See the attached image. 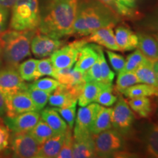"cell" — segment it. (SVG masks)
<instances>
[{
    "label": "cell",
    "instance_id": "obj_52",
    "mask_svg": "<svg viewBox=\"0 0 158 158\" xmlns=\"http://www.w3.org/2000/svg\"><path fill=\"white\" fill-rule=\"evenodd\" d=\"M154 36H155L156 40H157V45H158V33H157V34L154 35Z\"/></svg>",
    "mask_w": 158,
    "mask_h": 158
},
{
    "label": "cell",
    "instance_id": "obj_37",
    "mask_svg": "<svg viewBox=\"0 0 158 158\" xmlns=\"http://www.w3.org/2000/svg\"><path fill=\"white\" fill-rule=\"evenodd\" d=\"M147 60V57L138 49H136L132 54L128 55L127 59H125V65L123 71H135L140 64Z\"/></svg>",
    "mask_w": 158,
    "mask_h": 158
},
{
    "label": "cell",
    "instance_id": "obj_19",
    "mask_svg": "<svg viewBox=\"0 0 158 158\" xmlns=\"http://www.w3.org/2000/svg\"><path fill=\"white\" fill-rule=\"evenodd\" d=\"M48 102L54 108H63L78 103V98L69 89L59 84L53 93L51 94Z\"/></svg>",
    "mask_w": 158,
    "mask_h": 158
},
{
    "label": "cell",
    "instance_id": "obj_31",
    "mask_svg": "<svg viewBox=\"0 0 158 158\" xmlns=\"http://www.w3.org/2000/svg\"><path fill=\"white\" fill-rule=\"evenodd\" d=\"M96 48L98 52L99 61H100V69H101V82L106 86H113V81L115 74L110 70L105 58L104 53L100 45H96Z\"/></svg>",
    "mask_w": 158,
    "mask_h": 158
},
{
    "label": "cell",
    "instance_id": "obj_24",
    "mask_svg": "<svg viewBox=\"0 0 158 158\" xmlns=\"http://www.w3.org/2000/svg\"><path fill=\"white\" fill-rule=\"evenodd\" d=\"M106 86H106L102 82L86 81L85 83L81 93L78 98V106L82 107L94 102L100 91Z\"/></svg>",
    "mask_w": 158,
    "mask_h": 158
},
{
    "label": "cell",
    "instance_id": "obj_28",
    "mask_svg": "<svg viewBox=\"0 0 158 158\" xmlns=\"http://www.w3.org/2000/svg\"><path fill=\"white\" fill-rule=\"evenodd\" d=\"M127 98L138 97H158V87L147 84H136L126 89L122 93Z\"/></svg>",
    "mask_w": 158,
    "mask_h": 158
},
{
    "label": "cell",
    "instance_id": "obj_42",
    "mask_svg": "<svg viewBox=\"0 0 158 158\" xmlns=\"http://www.w3.org/2000/svg\"><path fill=\"white\" fill-rule=\"evenodd\" d=\"M84 78L86 81L101 82V69L99 57L91 68L84 73Z\"/></svg>",
    "mask_w": 158,
    "mask_h": 158
},
{
    "label": "cell",
    "instance_id": "obj_10",
    "mask_svg": "<svg viewBox=\"0 0 158 158\" xmlns=\"http://www.w3.org/2000/svg\"><path fill=\"white\" fill-rule=\"evenodd\" d=\"M100 108V105L95 102H92L86 106L80 107L75 121L76 124L74 125L73 138L91 133V127Z\"/></svg>",
    "mask_w": 158,
    "mask_h": 158
},
{
    "label": "cell",
    "instance_id": "obj_15",
    "mask_svg": "<svg viewBox=\"0 0 158 158\" xmlns=\"http://www.w3.org/2000/svg\"><path fill=\"white\" fill-rule=\"evenodd\" d=\"M113 28V26L102 27L91 33L85 39L88 43H94L109 50L119 51V48L116 42L115 34Z\"/></svg>",
    "mask_w": 158,
    "mask_h": 158
},
{
    "label": "cell",
    "instance_id": "obj_20",
    "mask_svg": "<svg viewBox=\"0 0 158 158\" xmlns=\"http://www.w3.org/2000/svg\"><path fill=\"white\" fill-rule=\"evenodd\" d=\"M138 44L137 48L144 56L152 62L158 60L157 41L154 35L147 33L138 32Z\"/></svg>",
    "mask_w": 158,
    "mask_h": 158
},
{
    "label": "cell",
    "instance_id": "obj_6",
    "mask_svg": "<svg viewBox=\"0 0 158 158\" xmlns=\"http://www.w3.org/2000/svg\"><path fill=\"white\" fill-rule=\"evenodd\" d=\"M135 116L131 108L122 96L118 97L111 113L112 128L122 134L128 135L133 129Z\"/></svg>",
    "mask_w": 158,
    "mask_h": 158
},
{
    "label": "cell",
    "instance_id": "obj_43",
    "mask_svg": "<svg viewBox=\"0 0 158 158\" xmlns=\"http://www.w3.org/2000/svg\"><path fill=\"white\" fill-rule=\"evenodd\" d=\"M144 28L158 32V10L148 15L142 22Z\"/></svg>",
    "mask_w": 158,
    "mask_h": 158
},
{
    "label": "cell",
    "instance_id": "obj_50",
    "mask_svg": "<svg viewBox=\"0 0 158 158\" xmlns=\"http://www.w3.org/2000/svg\"><path fill=\"white\" fill-rule=\"evenodd\" d=\"M154 70H155L156 76H157V78L158 81V60L154 62Z\"/></svg>",
    "mask_w": 158,
    "mask_h": 158
},
{
    "label": "cell",
    "instance_id": "obj_23",
    "mask_svg": "<svg viewBox=\"0 0 158 158\" xmlns=\"http://www.w3.org/2000/svg\"><path fill=\"white\" fill-rule=\"evenodd\" d=\"M40 116L42 120L46 122L56 134L65 133L68 124L54 108H46L41 110Z\"/></svg>",
    "mask_w": 158,
    "mask_h": 158
},
{
    "label": "cell",
    "instance_id": "obj_38",
    "mask_svg": "<svg viewBox=\"0 0 158 158\" xmlns=\"http://www.w3.org/2000/svg\"><path fill=\"white\" fill-rule=\"evenodd\" d=\"M72 129L67 128L65 131L64 139L63 141L62 148L59 152L58 158H71L73 157V135Z\"/></svg>",
    "mask_w": 158,
    "mask_h": 158
},
{
    "label": "cell",
    "instance_id": "obj_39",
    "mask_svg": "<svg viewBox=\"0 0 158 158\" xmlns=\"http://www.w3.org/2000/svg\"><path fill=\"white\" fill-rule=\"evenodd\" d=\"M77 104L78 103H74L63 108H54L60 114L63 119L66 121L68 127L72 130L74 127L75 121H76Z\"/></svg>",
    "mask_w": 158,
    "mask_h": 158
},
{
    "label": "cell",
    "instance_id": "obj_51",
    "mask_svg": "<svg viewBox=\"0 0 158 158\" xmlns=\"http://www.w3.org/2000/svg\"><path fill=\"white\" fill-rule=\"evenodd\" d=\"M130 3H131L132 7H133V8H135V7H136V3L138 2V0H130Z\"/></svg>",
    "mask_w": 158,
    "mask_h": 158
},
{
    "label": "cell",
    "instance_id": "obj_16",
    "mask_svg": "<svg viewBox=\"0 0 158 158\" xmlns=\"http://www.w3.org/2000/svg\"><path fill=\"white\" fill-rule=\"evenodd\" d=\"M114 34L119 51L124 52L137 48L138 44V35L127 26H118L116 27Z\"/></svg>",
    "mask_w": 158,
    "mask_h": 158
},
{
    "label": "cell",
    "instance_id": "obj_27",
    "mask_svg": "<svg viewBox=\"0 0 158 158\" xmlns=\"http://www.w3.org/2000/svg\"><path fill=\"white\" fill-rule=\"evenodd\" d=\"M127 103L130 108L142 118L149 117L152 113V103L149 97L130 98Z\"/></svg>",
    "mask_w": 158,
    "mask_h": 158
},
{
    "label": "cell",
    "instance_id": "obj_26",
    "mask_svg": "<svg viewBox=\"0 0 158 158\" xmlns=\"http://www.w3.org/2000/svg\"><path fill=\"white\" fill-rule=\"evenodd\" d=\"M134 72L138 76L140 83L158 87V81L154 70V62L148 59L145 62L140 64Z\"/></svg>",
    "mask_w": 158,
    "mask_h": 158
},
{
    "label": "cell",
    "instance_id": "obj_9",
    "mask_svg": "<svg viewBox=\"0 0 158 158\" xmlns=\"http://www.w3.org/2000/svg\"><path fill=\"white\" fill-rule=\"evenodd\" d=\"M28 88L29 84L21 78L17 68L7 67L0 69V92L5 98L27 91Z\"/></svg>",
    "mask_w": 158,
    "mask_h": 158
},
{
    "label": "cell",
    "instance_id": "obj_44",
    "mask_svg": "<svg viewBox=\"0 0 158 158\" xmlns=\"http://www.w3.org/2000/svg\"><path fill=\"white\" fill-rule=\"evenodd\" d=\"M10 133L8 128L0 124V154L8 148L10 143Z\"/></svg>",
    "mask_w": 158,
    "mask_h": 158
},
{
    "label": "cell",
    "instance_id": "obj_22",
    "mask_svg": "<svg viewBox=\"0 0 158 158\" xmlns=\"http://www.w3.org/2000/svg\"><path fill=\"white\" fill-rule=\"evenodd\" d=\"M142 140L147 155L158 158V124H148L143 133Z\"/></svg>",
    "mask_w": 158,
    "mask_h": 158
},
{
    "label": "cell",
    "instance_id": "obj_17",
    "mask_svg": "<svg viewBox=\"0 0 158 158\" xmlns=\"http://www.w3.org/2000/svg\"><path fill=\"white\" fill-rule=\"evenodd\" d=\"M94 157V144L92 133L73 138V157L89 158Z\"/></svg>",
    "mask_w": 158,
    "mask_h": 158
},
{
    "label": "cell",
    "instance_id": "obj_5",
    "mask_svg": "<svg viewBox=\"0 0 158 158\" xmlns=\"http://www.w3.org/2000/svg\"><path fill=\"white\" fill-rule=\"evenodd\" d=\"M92 136L95 157L106 158L116 157V155H129L126 152L124 136L114 128Z\"/></svg>",
    "mask_w": 158,
    "mask_h": 158
},
{
    "label": "cell",
    "instance_id": "obj_33",
    "mask_svg": "<svg viewBox=\"0 0 158 158\" xmlns=\"http://www.w3.org/2000/svg\"><path fill=\"white\" fill-rule=\"evenodd\" d=\"M27 92H28L29 96L32 100L37 111H41L46 106L48 101V98L51 95V92H45L37 89H27Z\"/></svg>",
    "mask_w": 158,
    "mask_h": 158
},
{
    "label": "cell",
    "instance_id": "obj_46",
    "mask_svg": "<svg viewBox=\"0 0 158 158\" xmlns=\"http://www.w3.org/2000/svg\"><path fill=\"white\" fill-rule=\"evenodd\" d=\"M17 0H0V8L9 10Z\"/></svg>",
    "mask_w": 158,
    "mask_h": 158
},
{
    "label": "cell",
    "instance_id": "obj_3",
    "mask_svg": "<svg viewBox=\"0 0 158 158\" xmlns=\"http://www.w3.org/2000/svg\"><path fill=\"white\" fill-rule=\"evenodd\" d=\"M35 30L16 31L10 29L0 34L3 47V59L7 67L17 68L19 63L31 55V41Z\"/></svg>",
    "mask_w": 158,
    "mask_h": 158
},
{
    "label": "cell",
    "instance_id": "obj_48",
    "mask_svg": "<svg viewBox=\"0 0 158 158\" xmlns=\"http://www.w3.org/2000/svg\"><path fill=\"white\" fill-rule=\"evenodd\" d=\"M3 47L2 43H0V68H1L2 65L3 64Z\"/></svg>",
    "mask_w": 158,
    "mask_h": 158
},
{
    "label": "cell",
    "instance_id": "obj_4",
    "mask_svg": "<svg viewBox=\"0 0 158 158\" xmlns=\"http://www.w3.org/2000/svg\"><path fill=\"white\" fill-rule=\"evenodd\" d=\"M40 22L38 0H17L12 7L10 28L16 31L36 30Z\"/></svg>",
    "mask_w": 158,
    "mask_h": 158
},
{
    "label": "cell",
    "instance_id": "obj_36",
    "mask_svg": "<svg viewBox=\"0 0 158 158\" xmlns=\"http://www.w3.org/2000/svg\"><path fill=\"white\" fill-rule=\"evenodd\" d=\"M60 84L56 79L51 78H38L35 80V81L29 84V88L37 89L45 92H48L52 93Z\"/></svg>",
    "mask_w": 158,
    "mask_h": 158
},
{
    "label": "cell",
    "instance_id": "obj_49",
    "mask_svg": "<svg viewBox=\"0 0 158 158\" xmlns=\"http://www.w3.org/2000/svg\"><path fill=\"white\" fill-rule=\"evenodd\" d=\"M118 1L122 3V4H124V5H126V6H127V7H130V8H133V7H132L131 3H130V0H118ZM134 9H135V8H134Z\"/></svg>",
    "mask_w": 158,
    "mask_h": 158
},
{
    "label": "cell",
    "instance_id": "obj_25",
    "mask_svg": "<svg viewBox=\"0 0 158 158\" xmlns=\"http://www.w3.org/2000/svg\"><path fill=\"white\" fill-rule=\"evenodd\" d=\"M111 113V108L101 106L91 127L90 133H92V135H96L105 130L112 128Z\"/></svg>",
    "mask_w": 158,
    "mask_h": 158
},
{
    "label": "cell",
    "instance_id": "obj_34",
    "mask_svg": "<svg viewBox=\"0 0 158 158\" xmlns=\"http://www.w3.org/2000/svg\"><path fill=\"white\" fill-rule=\"evenodd\" d=\"M99 1L102 2L105 5L111 8L120 16L131 19V18L135 17L137 15V13L135 11L134 8H130V7L118 2V0H99Z\"/></svg>",
    "mask_w": 158,
    "mask_h": 158
},
{
    "label": "cell",
    "instance_id": "obj_2",
    "mask_svg": "<svg viewBox=\"0 0 158 158\" xmlns=\"http://www.w3.org/2000/svg\"><path fill=\"white\" fill-rule=\"evenodd\" d=\"M120 15L99 0H79L71 35L86 37L97 29L116 26Z\"/></svg>",
    "mask_w": 158,
    "mask_h": 158
},
{
    "label": "cell",
    "instance_id": "obj_47",
    "mask_svg": "<svg viewBox=\"0 0 158 158\" xmlns=\"http://www.w3.org/2000/svg\"><path fill=\"white\" fill-rule=\"evenodd\" d=\"M5 97L0 92V117L5 116Z\"/></svg>",
    "mask_w": 158,
    "mask_h": 158
},
{
    "label": "cell",
    "instance_id": "obj_11",
    "mask_svg": "<svg viewBox=\"0 0 158 158\" xmlns=\"http://www.w3.org/2000/svg\"><path fill=\"white\" fill-rule=\"evenodd\" d=\"M55 79L62 86L69 89L77 98L80 96L86 83L84 78V73L76 70L74 68L55 69Z\"/></svg>",
    "mask_w": 158,
    "mask_h": 158
},
{
    "label": "cell",
    "instance_id": "obj_21",
    "mask_svg": "<svg viewBox=\"0 0 158 158\" xmlns=\"http://www.w3.org/2000/svg\"><path fill=\"white\" fill-rule=\"evenodd\" d=\"M65 133L56 134L40 144L39 150L36 155V158H54L57 157L63 141L64 139Z\"/></svg>",
    "mask_w": 158,
    "mask_h": 158
},
{
    "label": "cell",
    "instance_id": "obj_1",
    "mask_svg": "<svg viewBox=\"0 0 158 158\" xmlns=\"http://www.w3.org/2000/svg\"><path fill=\"white\" fill-rule=\"evenodd\" d=\"M79 0H48L38 31L51 37L60 39L71 35Z\"/></svg>",
    "mask_w": 158,
    "mask_h": 158
},
{
    "label": "cell",
    "instance_id": "obj_35",
    "mask_svg": "<svg viewBox=\"0 0 158 158\" xmlns=\"http://www.w3.org/2000/svg\"><path fill=\"white\" fill-rule=\"evenodd\" d=\"M118 97L113 94V86H109L100 91L94 102L106 107H110L116 103Z\"/></svg>",
    "mask_w": 158,
    "mask_h": 158
},
{
    "label": "cell",
    "instance_id": "obj_40",
    "mask_svg": "<svg viewBox=\"0 0 158 158\" xmlns=\"http://www.w3.org/2000/svg\"><path fill=\"white\" fill-rule=\"evenodd\" d=\"M55 68L53 66L50 58L42 59L38 60L37 64L36 80L45 76H51L54 78Z\"/></svg>",
    "mask_w": 158,
    "mask_h": 158
},
{
    "label": "cell",
    "instance_id": "obj_29",
    "mask_svg": "<svg viewBox=\"0 0 158 158\" xmlns=\"http://www.w3.org/2000/svg\"><path fill=\"white\" fill-rule=\"evenodd\" d=\"M29 133L40 144L43 143L49 138L56 135L50 126L43 120H40Z\"/></svg>",
    "mask_w": 158,
    "mask_h": 158
},
{
    "label": "cell",
    "instance_id": "obj_8",
    "mask_svg": "<svg viewBox=\"0 0 158 158\" xmlns=\"http://www.w3.org/2000/svg\"><path fill=\"white\" fill-rule=\"evenodd\" d=\"M11 149L14 157L32 158L36 157L40 144L29 132L13 133L10 139Z\"/></svg>",
    "mask_w": 158,
    "mask_h": 158
},
{
    "label": "cell",
    "instance_id": "obj_12",
    "mask_svg": "<svg viewBox=\"0 0 158 158\" xmlns=\"http://www.w3.org/2000/svg\"><path fill=\"white\" fill-rule=\"evenodd\" d=\"M5 108V115L7 117H14L25 112L36 110L34 102L27 91L6 97Z\"/></svg>",
    "mask_w": 158,
    "mask_h": 158
},
{
    "label": "cell",
    "instance_id": "obj_13",
    "mask_svg": "<svg viewBox=\"0 0 158 158\" xmlns=\"http://www.w3.org/2000/svg\"><path fill=\"white\" fill-rule=\"evenodd\" d=\"M63 43L64 42L59 39L40 32L35 33L31 41V51L37 58H45L63 46Z\"/></svg>",
    "mask_w": 158,
    "mask_h": 158
},
{
    "label": "cell",
    "instance_id": "obj_45",
    "mask_svg": "<svg viewBox=\"0 0 158 158\" xmlns=\"http://www.w3.org/2000/svg\"><path fill=\"white\" fill-rule=\"evenodd\" d=\"M9 16V10L0 8V34L5 31Z\"/></svg>",
    "mask_w": 158,
    "mask_h": 158
},
{
    "label": "cell",
    "instance_id": "obj_41",
    "mask_svg": "<svg viewBox=\"0 0 158 158\" xmlns=\"http://www.w3.org/2000/svg\"><path fill=\"white\" fill-rule=\"evenodd\" d=\"M109 62L111 64L112 68L117 73H119L123 71L124 65H125V59L122 55L116 54L113 51H106Z\"/></svg>",
    "mask_w": 158,
    "mask_h": 158
},
{
    "label": "cell",
    "instance_id": "obj_7",
    "mask_svg": "<svg viewBox=\"0 0 158 158\" xmlns=\"http://www.w3.org/2000/svg\"><path fill=\"white\" fill-rule=\"evenodd\" d=\"M86 43L85 38L76 40L56 50L50 57L54 68L56 70L73 68L78 59L79 50Z\"/></svg>",
    "mask_w": 158,
    "mask_h": 158
},
{
    "label": "cell",
    "instance_id": "obj_18",
    "mask_svg": "<svg viewBox=\"0 0 158 158\" xmlns=\"http://www.w3.org/2000/svg\"><path fill=\"white\" fill-rule=\"evenodd\" d=\"M98 59V52L95 44L86 43L79 50L78 56L74 68L85 73L94 64Z\"/></svg>",
    "mask_w": 158,
    "mask_h": 158
},
{
    "label": "cell",
    "instance_id": "obj_53",
    "mask_svg": "<svg viewBox=\"0 0 158 158\" xmlns=\"http://www.w3.org/2000/svg\"><path fill=\"white\" fill-rule=\"evenodd\" d=\"M156 104H157V113H158V97L157 100H156Z\"/></svg>",
    "mask_w": 158,
    "mask_h": 158
},
{
    "label": "cell",
    "instance_id": "obj_14",
    "mask_svg": "<svg viewBox=\"0 0 158 158\" xmlns=\"http://www.w3.org/2000/svg\"><path fill=\"white\" fill-rule=\"evenodd\" d=\"M40 119V114L37 110L25 112L14 117L4 118L6 127L14 133L29 132Z\"/></svg>",
    "mask_w": 158,
    "mask_h": 158
},
{
    "label": "cell",
    "instance_id": "obj_32",
    "mask_svg": "<svg viewBox=\"0 0 158 158\" xmlns=\"http://www.w3.org/2000/svg\"><path fill=\"white\" fill-rule=\"evenodd\" d=\"M37 62V59H29L19 65L18 71L23 81H31L36 80Z\"/></svg>",
    "mask_w": 158,
    "mask_h": 158
},
{
    "label": "cell",
    "instance_id": "obj_30",
    "mask_svg": "<svg viewBox=\"0 0 158 158\" xmlns=\"http://www.w3.org/2000/svg\"><path fill=\"white\" fill-rule=\"evenodd\" d=\"M138 83L140 81L134 71H123L118 73L115 89L116 92L122 93L127 88Z\"/></svg>",
    "mask_w": 158,
    "mask_h": 158
}]
</instances>
